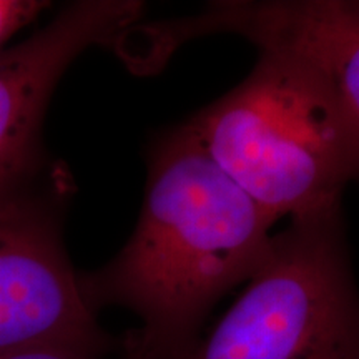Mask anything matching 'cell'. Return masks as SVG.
I'll list each match as a JSON object with an SVG mask.
<instances>
[{"label":"cell","instance_id":"6da1fadb","mask_svg":"<svg viewBox=\"0 0 359 359\" xmlns=\"http://www.w3.org/2000/svg\"><path fill=\"white\" fill-rule=\"evenodd\" d=\"M275 223L182 123L151 143L133 235L80 286L95 313L120 306L140 320L120 356L185 359L215 304L263 264Z\"/></svg>","mask_w":359,"mask_h":359},{"label":"cell","instance_id":"5b68a950","mask_svg":"<svg viewBox=\"0 0 359 359\" xmlns=\"http://www.w3.org/2000/svg\"><path fill=\"white\" fill-rule=\"evenodd\" d=\"M212 34L240 35L259 52L308 65L333 93L359 148V0H226L148 25V42L161 64L183 43Z\"/></svg>","mask_w":359,"mask_h":359},{"label":"cell","instance_id":"7a4b0ae2","mask_svg":"<svg viewBox=\"0 0 359 359\" xmlns=\"http://www.w3.org/2000/svg\"><path fill=\"white\" fill-rule=\"evenodd\" d=\"M187 127L275 222L339 213L359 183V148L333 93L308 65L259 52L250 75Z\"/></svg>","mask_w":359,"mask_h":359},{"label":"cell","instance_id":"ba28073f","mask_svg":"<svg viewBox=\"0 0 359 359\" xmlns=\"http://www.w3.org/2000/svg\"><path fill=\"white\" fill-rule=\"evenodd\" d=\"M0 359H109L107 356H95V354H87L74 351V349L64 348H34L24 349V351L8 353L0 356ZM115 359H125L118 356Z\"/></svg>","mask_w":359,"mask_h":359},{"label":"cell","instance_id":"3957f363","mask_svg":"<svg viewBox=\"0 0 359 359\" xmlns=\"http://www.w3.org/2000/svg\"><path fill=\"white\" fill-rule=\"evenodd\" d=\"M185 359H359V291L341 212L291 222Z\"/></svg>","mask_w":359,"mask_h":359},{"label":"cell","instance_id":"277c9868","mask_svg":"<svg viewBox=\"0 0 359 359\" xmlns=\"http://www.w3.org/2000/svg\"><path fill=\"white\" fill-rule=\"evenodd\" d=\"M70 193L57 168L0 190V356L34 348L109 356L120 346L85 299L64 248Z\"/></svg>","mask_w":359,"mask_h":359},{"label":"cell","instance_id":"8992f818","mask_svg":"<svg viewBox=\"0 0 359 359\" xmlns=\"http://www.w3.org/2000/svg\"><path fill=\"white\" fill-rule=\"evenodd\" d=\"M135 0H82L24 42L0 50V190L43 173L42 122L64 72L93 45L120 47L140 24Z\"/></svg>","mask_w":359,"mask_h":359},{"label":"cell","instance_id":"52a82bcc","mask_svg":"<svg viewBox=\"0 0 359 359\" xmlns=\"http://www.w3.org/2000/svg\"><path fill=\"white\" fill-rule=\"evenodd\" d=\"M45 7L47 4L37 0H0V50L13 34L29 25Z\"/></svg>","mask_w":359,"mask_h":359}]
</instances>
